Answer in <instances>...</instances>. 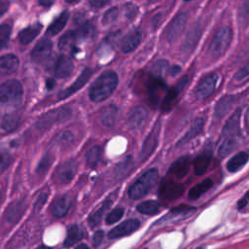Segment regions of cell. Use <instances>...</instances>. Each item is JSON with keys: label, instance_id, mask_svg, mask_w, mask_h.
<instances>
[{"label": "cell", "instance_id": "53", "mask_svg": "<svg viewBox=\"0 0 249 249\" xmlns=\"http://www.w3.org/2000/svg\"><path fill=\"white\" fill-rule=\"evenodd\" d=\"M9 5H10V3L7 1H0V17L7 12Z\"/></svg>", "mask_w": 249, "mask_h": 249}, {"label": "cell", "instance_id": "41", "mask_svg": "<svg viewBox=\"0 0 249 249\" xmlns=\"http://www.w3.org/2000/svg\"><path fill=\"white\" fill-rule=\"evenodd\" d=\"M101 157V149L100 146L92 147L86 155L87 164L90 167H96Z\"/></svg>", "mask_w": 249, "mask_h": 249}, {"label": "cell", "instance_id": "28", "mask_svg": "<svg viewBox=\"0 0 249 249\" xmlns=\"http://www.w3.org/2000/svg\"><path fill=\"white\" fill-rule=\"evenodd\" d=\"M41 25H34L25 29L19 34V40L23 45H27L31 43L41 32Z\"/></svg>", "mask_w": 249, "mask_h": 249}, {"label": "cell", "instance_id": "51", "mask_svg": "<svg viewBox=\"0 0 249 249\" xmlns=\"http://www.w3.org/2000/svg\"><path fill=\"white\" fill-rule=\"evenodd\" d=\"M104 236V233L102 231H98L95 234H94V238H93V242L95 246H99V244L102 241Z\"/></svg>", "mask_w": 249, "mask_h": 249}, {"label": "cell", "instance_id": "31", "mask_svg": "<svg viewBox=\"0 0 249 249\" xmlns=\"http://www.w3.org/2000/svg\"><path fill=\"white\" fill-rule=\"evenodd\" d=\"M212 186H213V181L210 178H206L202 182L196 185L189 191V198L191 199H197L202 194L206 193Z\"/></svg>", "mask_w": 249, "mask_h": 249}, {"label": "cell", "instance_id": "40", "mask_svg": "<svg viewBox=\"0 0 249 249\" xmlns=\"http://www.w3.org/2000/svg\"><path fill=\"white\" fill-rule=\"evenodd\" d=\"M237 146V141L236 139L233 138H230V139H224L222 144L220 145L219 151H218V155L220 156V158H225L228 155H230Z\"/></svg>", "mask_w": 249, "mask_h": 249}, {"label": "cell", "instance_id": "44", "mask_svg": "<svg viewBox=\"0 0 249 249\" xmlns=\"http://www.w3.org/2000/svg\"><path fill=\"white\" fill-rule=\"evenodd\" d=\"M10 34H11V28L9 25L4 24L0 26V50L3 49L10 38Z\"/></svg>", "mask_w": 249, "mask_h": 249}, {"label": "cell", "instance_id": "6", "mask_svg": "<svg viewBox=\"0 0 249 249\" xmlns=\"http://www.w3.org/2000/svg\"><path fill=\"white\" fill-rule=\"evenodd\" d=\"M188 82H189L188 75H184L170 90L166 92L162 102V110L164 112H167L171 109V107L176 102L180 94L184 91V89L188 85Z\"/></svg>", "mask_w": 249, "mask_h": 249}, {"label": "cell", "instance_id": "34", "mask_svg": "<svg viewBox=\"0 0 249 249\" xmlns=\"http://www.w3.org/2000/svg\"><path fill=\"white\" fill-rule=\"evenodd\" d=\"M23 211H24V203L21 201H16L10 204V206L6 211L5 217L7 221L10 223L16 222L21 217Z\"/></svg>", "mask_w": 249, "mask_h": 249}, {"label": "cell", "instance_id": "55", "mask_svg": "<svg viewBox=\"0 0 249 249\" xmlns=\"http://www.w3.org/2000/svg\"><path fill=\"white\" fill-rule=\"evenodd\" d=\"M180 66H171V68L169 69V73L172 75V76H175V75H177L179 72H180Z\"/></svg>", "mask_w": 249, "mask_h": 249}, {"label": "cell", "instance_id": "61", "mask_svg": "<svg viewBox=\"0 0 249 249\" xmlns=\"http://www.w3.org/2000/svg\"><path fill=\"white\" fill-rule=\"evenodd\" d=\"M37 249H52V248H50V247H47V246H40V247H38Z\"/></svg>", "mask_w": 249, "mask_h": 249}, {"label": "cell", "instance_id": "43", "mask_svg": "<svg viewBox=\"0 0 249 249\" xmlns=\"http://www.w3.org/2000/svg\"><path fill=\"white\" fill-rule=\"evenodd\" d=\"M238 20L240 26L243 28L249 25V1H245L241 4L238 12Z\"/></svg>", "mask_w": 249, "mask_h": 249}, {"label": "cell", "instance_id": "39", "mask_svg": "<svg viewBox=\"0 0 249 249\" xmlns=\"http://www.w3.org/2000/svg\"><path fill=\"white\" fill-rule=\"evenodd\" d=\"M76 33L78 35L79 41H85L88 39H92L96 34V30L91 24H84L77 31Z\"/></svg>", "mask_w": 249, "mask_h": 249}, {"label": "cell", "instance_id": "50", "mask_svg": "<svg viewBox=\"0 0 249 249\" xmlns=\"http://www.w3.org/2000/svg\"><path fill=\"white\" fill-rule=\"evenodd\" d=\"M118 16H119V10L116 7L112 8L105 13V15L103 16V19H102V23L104 25H109V24L115 22L117 20Z\"/></svg>", "mask_w": 249, "mask_h": 249}, {"label": "cell", "instance_id": "9", "mask_svg": "<svg viewBox=\"0 0 249 249\" xmlns=\"http://www.w3.org/2000/svg\"><path fill=\"white\" fill-rule=\"evenodd\" d=\"M148 96L152 103L158 104L160 100L163 98L164 94H166V85L163 78L151 75L147 84Z\"/></svg>", "mask_w": 249, "mask_h": 249}, {"label": "cell", "instance_id": "35", "mask_svg": "<svg viewBox=\"0 0 249 249\" xmlns=\"http://www.w3.org/2000/svg\"><path fill=\"white\" fill-rule=\"evenodd\" d=\"M161 209L159 202L155 200H146L137 205V210L145 215H155Z\"/></svg>", "mask_w": 249, "mask_h": 249}, {"label": "cell", "instance_id": "21", "mask_svg": "<svg viewBox=\"0 0 249 249\" xmlns=\"http://www.w3.org/2000/svg\"><path fill=\"white\" fill-rule=\"evenodd\" d=\"M190 168V158L188 156L181 157L176 160L169 168V172L176 178H183L187 175Z\"/></svg>", "mask_w": 249, "mask_h": 249}, {"label": "cell", "instance_id": "25", "mask_svg": "<svg viewBox=\"0 0 249 249\" xmlns=\"http://www.w3.org/2000/svg\"><path fill=\"white\" fill-rule=\"evenodd\" d=\"M203 126H204V119L199 117V118H197L192 126L190 127V129L188 130V132L185 133V135L181 138V140L178 142V146H181V145H184L185 143L189 142L190 140H192L194 137H196L200 132L201 130L203 129Z\"/></svg>", "mask_w": 249, "mask_h": 249}, {"label": "cell", "instance_id": "36", "mask_svg": "<svg viewBox=\"0 0 249 249\" xmlns=\"http://www.w3.org/2000/svg\"><path fill=\"white\" fill-rule=\"evenodd\" d=\"M233 102V97L232 96H225L223 97L217 103L215 106V114L216 116H218L219 118L223 117L226 112L230 109L231 105Z\"/></svg>", "mask_w": 249, "mask_h": 249}, {"label": "cell", "instance_id": "63", "mask_svg": "<svg viewBox=\"0 0 249 249\" xmlns=\"http://www.w3.org/2000/svg\"><path fill=\"white\" fill-rule=\"evenodd\" d=\"M1 199H2V193L0 191V202H1Z\"/></svg>", "mask_w": 249, "mask_h": 249}, {"label": "cell", "instance_id": "47", "mask_svg": "<svg viewBox=\"0 0 249 249\" xmlns=\"http://www.w3.org/2000/svg\"><path fill=\"white\" fill-rule=\"evenodd\" d=\"M124 215V208L123 207H117L115 209H113L108 216L106 217V223L107 224H114L116 222H118Z\"/></svg>", "mask_w": 249, "mask_h": 249}, {"label": "cell", "instance_id": "10", "mask_svg": "<svg viewBox=\"0 0 249 249\" xmlns=\"http://www.w3.org/2000/svg\"><path fill=\"white\" fill-rule=\"evenodd\" d=\"M188 21L187 13H179L175 16V18L171 21L166 33V39L168 42H174L179 35L183 33L186 24Z\"/></svg>", "mask_w": 249, "mask_h": 249}, {"label": "cell", "instance_id": "19", "mask_svg": "<svg viewBox=\"0 0 249 249\" xmlns=\"http://www.w3.org/2000/svg\"><path fill=\"white\" fill-rule=\"evenodd\" d=\"M142 33L139 31H134L128 34L121 43V49L124 53H131L134 51L140 44Z\"/></svg>", "mask_w": 249, "mask_h": 249}, {"label": "cell", "instance_id": "4", "mask_svg": "<svg viewBox=\"0 0 249 249\" xmlns=\"http://www.w3.org/2000/svg\"><path fill=\"white\" fill-rule=\"evenodd\" d=\"M232 39V31L230 27L220 28L214 34L209 47L208 53L213 59L222 57L228 50Z\"/></svg>", "mask_w": 249, "mask_h": 249}, {"label": "cell", "instance_id": "42", "mask_svg": "<svg viewBox=\"0 0 249 249\" xmlns=\"http://www.w3.org/2000/svg\"><path fill=\"white\" fill-rule=\"evenodd\" d=\"M196 211V208L190 205H180L177 207H174L170 210L169 215L174 216V217H187L189 215H191L192 213H194Z\"/></svg>", "mask_w": 249, "mask_h": 249}, {"label": "cell", "instance_id": "5", "mask_svg": "<svg viewBox=\"0 0 249 249\" xmlns=\"http://www.w3.org/2000/svg\"><path fill=\"white\" fill-rule=\"evenodd\" d=\"M72 115V112L68 108H60L46 113L41 116L37 122V128L40 130H46L52 127L54 124L63 123L68 120Z\"/></svg>", "mask_w": 249, "mask_h": 249}, {"label": "cell", "instance_id": "14", "mask_svg": "<svg viewBox=\"0 0 249 249\" xmlns=\"http://www.w3.org/2000/svg\"><path fill=\"white\" fill-rule=\"evenodd\" d=\"M140 226V222L137 219H130L126 220L117 227H115L113 230H111L108 233L109 238H119L128 234L133 233L135 232Z\"/></svg>", "mask_w": 249, "mask_h": 249}, {"label": "cell", "instance_id": "46", "mask_svg": "<svg viewBox=\"0 0 249 249\" xmlns=\"http://www.w3.org/2000/svg\"><path fill=\"white\" fill-rule=\"evenodd\" d=\"M233 78L238 83H244L249 80V61L235 73Z\"/></svg>", "mask_w": 249, "mask_h": 249}, {"label": "cell", "instance_id": "1", "mask_svg": "<svg viewBox=\"0 0 249 249\" xmlns=\"http://www.w3.org/2000/svg\"><path fill=\"white\" fill-rule=\"evenodd\" d=\"M118 85V76L114 71L102 73L98 80L94 82L90 89V99L95 102H100L108 99Z\"/></svg>", "mask_w": 249, "mask_h": 249}, {"label": "cell", "instance_id": "16", "mask_svg": "<svg viewBox=\"0 0 249 249\" xmlns=\"http://www.w3.org/2000/svg\"><path fill=\"white\" fill-rule=\"evenodd\" d=\"M53 44L49 39L40 40L32 53V59L36 64H41L45 62L52 52Z\"/></svg>", "mask_w": 249, "mask_h": 249}, {"label": "cell", "instance_id": "45", "mask_svg": "<svg viewBox=\"0 0 249 249\" xmlns=\"http://www.w3.org/2000/svg\"><path fill=\"white\" fill-rule=\"evenodd\" d=\"M133 166V158L131 156L127 157L124 161H122L121 163H119V165L117 166V168H116V174L120 177H122L123 175H125L132 167Z\"/></svg>", "mask_w": 249, "mask_h": 249}, {"label": "cell", "instance_id": "3", "mask_svg": "<svg viewBox=\"0 0 249 249\" xmlns=\"http://www.w3.org/2000/svg\"><path fill=\"white\" fill-rule=\"evenodd\" d=\"M159 179V172L156 168H151L142 174L129 190V196L133 199H138L148 194L156 185Z\"/></svg>", "mask_w": 249, "mask_h": 249}, {"label": "cell", "instance_id": "49", "mask_svg": "<svg viewBox=\"0 0 249 249\" xmlns=\"http://www.w3.org/2000/svg\"><path fill=\"white\" fill-rule=\"evenodd\" d=\"M52 165V157L50 154H46L41 162L38 164V166L36 168V171L38 173H43V172H46L48 170V168L50 167V166Z\"/></svg>", "mask_w": 249, "mask_h": 249}, {"label": "cell", "instance_id": "15", "mask_svg": "<svg viewBox=\"0 0 249 249\" xmlns=\"http://www.w3.org/2000/svg\"><path fill=\"white\" fill-rule=\"evenodd\" d=\"M160 130L161 126L160 124H156L149 135L146 137L143 146H142V151H141V156L145 160L151 156V154L155 151L158 142H159V135H160Z\"/></svg>", "mask_w": 249, "mask_h": 249}, {"label": "cell", "instance_id": "32", "mask_svg": "<svg viewBox=\"0 0 249 249\" xmlns=\"http://www.w3.org/2000/svg\"><path fill=\"white\" fill-rule=\"evenodd\" d=\"M83 236H84L83 230L77 225H72L67 231V235L65 240V246H71L77 243L83 238Z\"/></svg>", "mask_w": 249, "mask_h": 249}, {"label": "cell", "instance_id": "12", "mask_svg": "<svg viewBox=\"0 0 249 249\" xmlns=\"http://www.w3.org/2000/svg\"><path fill=\"white\" fill-rule=\"evenodd\" d=\"M147 117H148V110L144 106L138 105L133 107L128 114L129 127L133 131L140 130L144 126L147 120Z\"/></svg>", "mask_w": 249, "mask_h": 249}, {"label": "cell", "instance_id": "2", "mask_svg": "<svg viewBox=\"0 0 249 249\" xmlns=\"http://www.w3.org/2000/svg\"><path fill=\"white\" fill-rule=\"evenodd\" d=\"M22 84L17 80H9L0 86V107H16L23 98Z\"/></svg>", "mask_w": 249, "mask_h": 249}, {"label": "cell", "instance_id": "17", "mask_svg": "<svg viewBox=\"0 0 249 249\" xmlns=\"http://www.w3.org/2000/svg\"><path fill=\"white\" fill-rule=\"evenodd\" d=\"M93 75V71L91 68H86L81 74L80 76L77 78V80L75 81V83H73L69 88L66 89L65 91L61 92L60 96H59V99L60 100H64V99H66L68 97H70L71 95H73L74 93H76L77 91H79L81 88H83L87 83L88 81L90 80V78L92 77Z\"/></svg>", "mask_w": 249, "mask_h": 249}, {"label": "cell", "instance_id": "18", "mask_svg": "<svg viewBox=\"0 0 249 249\" xmlns=\"http://www.w3.org/2000/svg\"><path fill=\"white\" fill-rule=\"evenodd\" d=\"M71 207V199L68 196H63L56 199L51 207L52 215L57 218H62L67 214Z\"/></svg>", "mask_w": 249, "mask_h": 249}, {"label": "cell", "instance_id": "52", "mask_svg": "<svg viewBox=\"0 0 249 249\" xmlns=\"http://www.w3.org/2000/svg\"><path fill=\"white\" fill-rule=\"evenodd\" d=\"M136 12H137V7H135L134 5H132V4L127 5V8H126V15H127V17L133 18V17H134Z\"/></svg>", "mask_w": 249, "mask_h": 249}, {"label": "cell", "instance_id": "11", "mask_svg": "<svg viewBox=\"0 0 249 249\" xmlns=\"http://www.w3.org/2000/svg\"><path fill=\"white\" fill-rule=\"evenodd\" d=\"M240 115H241V110L236 109L231 115V117L227 120V122L222 130V135H223L224 139H230V138L236 139V137L239 135Z\"/></svg>", "mask_w": 249, "mask_h": 249}, {"label": "cell", "instance_id": "33", "mask_svg": "<svg viewBox=\"0 0 249 249\" xmlns=\"http://www.w3.org/2000/svg\"><path fill=\"white\" fill-rule=\"evenodd\" d=\"M74 140V135L70 132H62L58 133L52 140V146L54 147H67Z\"/></svg>", "mask_w": 249, "mask_h": 249}, {"label": "cell", "instance_id": "27", "mask_svg": "<svg viewBox=\"0 0 249 249\" xmlns=\"http://www.w3.org/2000/svg\"><path fill=\"white\" fill-rule=\"evenodd\" d=\"M249 159V156L246 152H239L231 158L227 164V169L230 172H236L241 167L245 166Z\"/></svg>", "mask_w": 249, "mask_h": 249}, {"label": "cell", "instance_id": "48", "mask_svg": "<svg viewBox=\"0 0 249 249\" xmlns=\"http://www.w3.org/2000/svg\"><path fill=\"white\" fill-rule=\"evenodd\" d=\"M11 156L8 153L4 151H0V174L8 168V166L11 164Z\"/></svg>", "mask_w": 249, "mask_h": 249}, {"label": "cell", "instance_id": "26", "mask_svg": "<svg viewBox=\"0 0 249 249\" xmlns=\"http://www.w3.org/2000/svg\"><path fill=\"white\" fill-rule=\"evenodd\" d=\"M212 156L208 152L199 154L194 161V170L197 175H202L208 168Z\"/></svg>", "mask_w": 249, "mask_h": 249}, {"label": "cell", "instance_id": "62", "mask_svg": "<svg viewBox=\"0 0 249 249\" xmlns=\"http://www.w3.org/2000/svg\"><path fill=\"white\" fill-rule=\"evenodd\" d=\"M245 199H246L247 200L249 199V191H248V192L245 194Z\"/></svg>", "mask_w": 249, "mask_h": 249}, {"label": "cell", "instance_id": "60", "mask_svg": "<svg viewBox=\"0 0 249 249\" xmlns=\"http://www.w3.org/2000/svg\"><path fill=\"white\" fill-rule=\"evenodd\" d=\"M75 249H89V247H88V245H86V244H79Z\"/></svg>", "mask_w": 249, "mask_h": 249}, {"label": "cell", "instance_id": "20", "mask_svg": "<svg viewBox=\"0 0 249 249\" xmlns=\"http://www.w3.org/2000/svg\"><path fill=\"white\" fill-rule=\"evenodd\" d=\"M20 62L19 59L12 55L8 54L0 58V73L8 75L15 72L19 67Z\"/></svg>", "mask_w": 249, "mask_h": 249}, {"label": "cell", "instance_id": "54", "mask_svg": "<svg viewBox=\"0 0 249 249\" xmlns=\"http://www.w3.org/2000/svg\"><path fill=\"white\" fill-rule=\"evenodd\" d=\"M108 3V1H99V0H97V1H91L90 4L95 7V8H101L102 6L106 5Z\"/></svg>", "mask_w": 249, "mask_h": 249}, {"label": "cell", "instance_id": "38", "mask_svg": "<svg viewBox=\"0 0 249 249\" xmlns=\"http://www.w3.org/2000/svg\"><path fill=\"white\" fill-rule=\"evenodd\" d=\"M110 204H111V201H110V200L105 201L95 213H93V214L89 217V225H90L92 228H95L96 226H98V225L100 223V221H101V219H102V217H103L104 212H105L106 209L110 206Z\"/></svg>", "mask_w": 249, "mask_h": 249}, {"label": "cell", "instance_id": "29", "mask_svg": "<svg viewBox=\"0 0 249 249\" xmlns=\"http://www.w3.org/2000/svg\"><path fill=\"white\" fill-rule=\"evenodd\" d=\"M69 18V14L68 12H64L62 13L54 22L53 24L48 28L47 30V34L54 36L56 34H58L60 32H62L64 30V28L66 27V25L67 24Z\"/></svg>", "mask_w": 249, "mask_h": 249}, {"label": "cell", "instance_id": "24", "mask_svg": "<svg viewBox=\"0 0 249 249\" xmlns=\"http://www.w3.org/2000/svg\"><path fill=\"white\" fill-rule=\"evenodd\" d=\"M119 116V110L115 105H108L104 107L100 112V122L106 127H112L115 125Z\"/></svg>", "mask_w": 249, "mask_h": 249}, {"label": "cell", "instance_id": "7", "mask_svg": "<svg viewBox=\"0 0 249 249\" xmlns=\"http://www.w3.org/2000/svg\"><path fill=\"white\" fill-rule=\"evenodd\" d=\"M218 81V75L216 73H211L205 76L198 85L195 91V97L198 100H204L209 98L216 89V84Z\"/></svg>", "mask_w": 249, "mask_h": 249}, {"label": "cell", "instance_id": "13", "mask_svg": "<svg viewBox=\"0 0 249 249\" xmlns=\"http://www.w3.org/2000/svg\"><path fill=\"white\" fill-rule=\"evenodd\" d=\"M182 184L174 181H166L160 188V197L166 200H174L180 198L184 193Z\"/></svg>", "mask_w": 249, "mask_h": 249}, {"label": "cell", "instance_id": "8", "mask_svg": "<svg viewBox=\"0 0 249 249\" xmlns=\"http://www.w3.org/2000/svg\"><path fill=\"white\" fill-rule=\"evenodd\" d=\"M77 171V163L75 160H68L61 164L55 172V178L60 184L69 183Z\"/></svg>", "mask_w": 249, "mask_h": 249}, {"label": "cell", "instance_id": "23", "mask_svg": "<svg viewBox=\"0 0 249 249\" xmlns=\"http://www.w3.org/2000/svg\"><path fill=\"white\" fill-rule=\"evenodd\" d=\"M79 38L76 32H68L66 33L60 40L59 47L62 51H70L74 53L77 44L79 43Z\"/></svg>", "mask_w": 249, "mask_h": 249}, {"label": "cell", "instance_id": "37", "mask_svg": "<svg viewBox=\"0 0 249 249\" xmlns=\"http://www.w3.org/2000/svg\"><path fill=\"white\" fill-rule=\"evenodd\" d=\"M19 120H20V117L16 113L6 114L3 116L1 121H0V128L6 132L11 131L17 127Z\"/></svg>", "mask_w": 249, "mask_h": 249}, {"label": "cell", "instance_id": "30", "mask_svg": "<svg viewBox=\"0 0 249 249\" xmlns=\"http://www.w3.org/2000/svg\"><path fill=\"white\" fill-rule=\"evenodd\" d=\"M200 33H201V32H200L199 26L193 27L190 30V32H189V33H188V35H187V37H186V39L183 43V50L188 52V51L194 49V47L197 45V43L199 39Z\"/></svg>", "mask_w": 249, "mask_h": 249}, {"label": "cell", "instance_id": "58", "mask_svg": "<svg viewBox=\"0 0 249 249\" xmlns=\"http://www.w3.org/2000/svg\"><path fill=\"white\" fill-rule=\"evenodd\" d=\"M55 81L53 80V79H49L48 81H47V88L48 89H53L54 88V86H55Z\"/></svg>", "mask_w": 249, "mask_h": 249}, {"label": "cell", "instance_id": "59", "mask_svg": "<svg viewBox=\"0 0 249 249\" xmlns=\"http://www.w3.org/2000/svg\"><path fill=\"white\" fill-rule=\"evenodd\" d=\"M39 4L40 5H42V6H45V7H50L51 5H53V2H46V1H40L39 2Z\"/></svg>", "mask_w": 249, "mask_h": 249}, {"label": "cell", "instance_id": "22", "mask_svg": "<svg viewBox=\"0 0 249 249\" xmlns=\"http://www.w3.org/2000/svg\"><path fill=\"white\" fill-rule=\"evenodd\" d=\"M73 70V63L66 56H61L56 64L55 73L58 78H66L71 74Z\"/></svg>", "mask_w": 249, "mask_h": 249}, {"label": "cell", "instance_id": "57", "mask_svg": "<svg viewBox=\"0 0 249 249\" xmlns=\"http://www.w3.org/2000/svg\"><path fill=\"white\" fill-rule=\"evenodd\" d=\"M246 204H247V199L244 198V199L238 200V202H237V207H238V209H241V208L245 207Z\"/></svg>", "mask_w": 249, "mask_h": 249}, {"label": "cell", "instance_id": "56", "mask_svg": "<svg viewBox=\"0 0 249 249\" xmlns=\"http://www.w3.org/2000/svg\"><path fill=\"white\" fill-rule=\"evenodd\" d=\"M46 199H47V195H46V194H42V195L40 196V198L38 199V200H37L36 206H39V205L44 204V202L46 201Z\"/></svg>", "mask_w": 249, "mask_h": 249}]
</instances>
